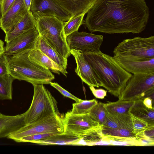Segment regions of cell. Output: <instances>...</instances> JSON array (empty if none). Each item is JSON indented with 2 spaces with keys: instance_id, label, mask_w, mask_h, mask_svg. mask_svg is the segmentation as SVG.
<instances>
[{
  "instance_id": "6da1fadb",
  "label": "cell",
  "mask_w": 154,
  "mask_h": 154,
  "mask_svg": "<svg viewBox=\"0 0 154 154\" xmlns=\"http://www.w3.org/2000/svg\"><path fill=\"white\" fill-rule=\"evenodd\" d=\"M149 13L145 0H97L83 24L91 32L139 33L146 29Z\"/></svg>"
},
{
  "instance_id": "7a4b0ae2",
  "label": "cell",
  "mask_w": 154,
  "mask_h": 154,
  "mask_svg": "<svg viewBox=\"0 0 154 154\" xmlns=\"http://www.w3.org/2000/svg\"><path fill=\"white\" fill-rule=\"evenodd\" d=\"M82 54L101 82L102 87L118 97L132 74L123 68L113 57L100 50Z\"/></svg>"
},
{
  "instance_id": "3957f363",
  "label": "cell",
  "mask_w": 154,
  "mask_h": 154,
  "mask_svg": "<svg viewBox=\"0 0 154 154\" xmlns=\"http://www.w3.org/2000/svg\"><path fill=\"white\" fill-rule=\"evenodd\" d=\"M30 49L23 50L7 56L9 74L15 79L23 80L34 84H50L55 78L50 70L30 60L28 57Z\"/></svg>"
},
{
  "instance_id": "277c9868",
  "label": "cell",
  "mask_w": 154,
  "mask_h": 154,
  "mask_svg": "<svg viewBox=\"0 0 154 154\" xmlns=\"http://www.w3.org/2000/svg\"><path fill=\"white\" fill-rule=\"evenodd\" d=\"M33 97L29 109L25 112V125L33 124L48 117L61 114L57 102L43 84H34Z\"/></svg>"
},
{
  "instance_id": "5b68a950",
  "label": "cell",
  "mask_w": 154,
  "mask_h": 154,
  "mask_svg": "<svg viewBox=\"0 0 154 154\" xmlns=\"http://www.w3.org/2000/svg\"><path fill=\"white\" fill-rule=\"evenodd\" d=\"M64 22L54 16H45L36 20L39 35L58 53L67 58L71 54L65 35Z\"/></svg>"
},
{
  "instance_id": "8992f818",
  "label": "cell",
  "mask_w": 154,
  "mask_h": 154,
  "mask_svg": "<svg viewBox=\"0 0 154 154\" xmlns=\"http://www.w3.org/2000/svg\"><path fill=\"white\" fill-rule=\"evenodd\" d=\"M114 56L122 58L150 59L154 58V36L136 37L124 39L114 48Z\"/></svg>"
},
{
  "instance_id": "52a82bcc",
  "label": "cell",
  "mask_w": 154,
  "mask_h": 154,
  "mask_svg": "<svg viewBox=\"0 0 154 154\" xmlns=\"http://www.w3.org/2000/svg\"><path fill=\"white\" fill-rule=\"evenodd\" d=\"M154 72L132 75L118 96L119 100L135 101L149 97L153 100Z\"/></svg>"
},
{
  "instance_id": "ba28073f",
  "label": "cell",
  "mask_w": 154,
  "mask_h": 154,
  "mask_svg": "<svg viewBox=\"0 0 154 154\" xmlns=\"http://www.w3.org/2000/svg\"><path fill=\"white\" fill-rule=\"evenodd\" d=\"M61 114L54 115L32 124L24 125L7 137L13 140L37 134L64 133L63 119Z\"/></svg>"
},
{
  "instance_id": "9c48e42d",
  "label": "cell",
  "mask_w": 154,
  "mask_h": 154,
  "mask_svg": "<svg viewBox=\"0 0 154 154\" xmlns=\"http://www.w3.org/2000/svg\"><path fill=\"white\" fill-rule=\"evenodd\" d=\"M64 132L68 134L82 138L101 126L89 114L75 115L67 112L63 119Z\"/></svg>"
},
{
  "instance_id": "30bf717a",
  "label": "cell",
  "mask_w": 154,
  "mask_h": 154,
  "mask_svg": "<svg viewBox=\"0 0 154 154\" xmlns=\"http://www.w3.org/2000/svg\"><path fill=\"white\" fill-rule=\"evenodd\" d=\"M66 40L70 50H79L82 53H95L100 50L103 36L102 35L77 31L66 36Z\"/></svg>"
},
{
  "instance_id": "8fae6325",
  "label": "cell",
  "mask_w": 154,
  "mask_h": 154,
  "mask_svg": "<svg viewBox=\"0 0 154 154\" xmlns=\"http://www.w3.org/2000/svg\"><path fill=\"white\" fill-rule=\"evenodd\" d=\"M30 11L35 20L43 17L54 16L65 22L72 17L56 0H32Z\"/></svg>"
},
{
  "instance_id": "7c38bea8",
  "label": "cell",
  "mask_w": 154,
  "mask_h": 154,
  "mask_svg": "<svg viewBox=\"0 0 154 154\" xmlns=\"http://www.w3.org/2000/svg\"><path fill=\"white\" fill-rule=\"evenodd\" d=\"M70 53L75 58L76 64L75 71L82 81L89 86L99 88L102 84L94 72L92 67L85 58L80 51L70 50Z\"/></svg>"
},
{
  "instance_id": "4fadbf2b",
  "label": "cell",
  "mask_w": 154,
  "mask_h": 154,
  "mask_svg": "<svg viewBox=\"0 0 154 154\" xmlns=\"http://www.w3.org/2000/svg\"><path fill=\"white\" fill-rule=\"evenodd\" d=\"M39 36L35 27L6 43L5 53L9 56L25 49H34L35 41Z\"/></svg>"
},
{
  "instance_id": "5bb4252c",
  "label": "cell",
  "mask_w": 154,
  "mask_h": 154,
  "mask_svg": "<svg viewBox=\"0 0 154 154\" xmlns=\"http://www.w3.org/2000/svg\"><path fill=\"white\" fill-rule=\"evenodd\" d=\"M28 12L24 0H15L5 14L1 18V28L5 35Z\"/></svg>"
},
{
  "instance_id": "9a60e30c",
  "label": "cell",
  "mask_w": 154,
  "mask_h": 154,
  "mask_svg": "<svg viewBox=\"0 0 154 154\" xmlns=\"http://www.w3.org/2000/svg\"><path fill=\"white\" fill-rule=\"evenodd\" d=\"M119 64L128 72L133 74L154 72V58L138 59L113 56Z\"/></svg>"
},
{
  "instance_id": "2e32d148",
  "label": "cell",
  "mask_w": 154,
  "mask_h": 154,
  "mask_svg": "<svg viewBox=\"0 0 154 154\" xmlns=\"http://www.w3.org/2000/svg\"><path fill=\"white\" fill-rule=\"evenodd\" d=\"M25 112L15 116H0V138L9 135L25 125Z\"/></svg>"
},
{
  "instance_id": "e0dca14e",
  "label": "cell",
  "mask_w": 154,
  "mask_h": 154,
  "mask_svg": "<svg viewBox=\"0 0 154 154\" xmlns=\"http://www.w3.org/2000/svg\"><path fill=\"white\" fill-rule=\"evenodd\" d=\"M72 17L86 14L97 0H56Z\"/></svg>"
},
{
  "instance_id": "ac0fdd59",
  "label": "cell",
  "mask_w": 154,
  "mask_h": 154,
  "mask_svg": "<svg viewBox=\"0 0 154 154\" xmlns=\"http://www.w3.org/2000/svg\"><path fill=\"white\" fill-rule=\"evenodd\" d=\"M28 57L31 61L48 68L54 73L60 74L61 72L66 76L68 73L66 70L63 69L39 49H33L30 50Z\"/></svg>"
},
{
  "instance_id": "d6986e66",
  "label": "cell",
  "mask_w": 154,
  "mask_h": 154,
  "mask_svg": "<svg viewBox=\"0 0 154 154\" xmlns=\"http://www.w3.org/2000/svg\"><path fill=\"white\" fill-rule=\"evenodd\" d=\"M34 49H39L63 69L66 70L67 59L58 53L39 35Z\"/></svg>"
},
{
  "instance_id": "ffe728a7",
  "label": "cell",
  "mask_w": 154,
  "mask_h": 154,
  "mask_svg": "<svg viewBox=\"0 0 154 154\" xmlns=\"http://www.w3.org/2000/svg\"><path fill=\"white\" fill-rule=\"evenodd\" d=\"M36 26V20L31 12H28L24 17L5 35V41L8 43L17 36Z\"/></svg>"
},
{
  "instance_id": "44dd1931",
  "label": "cell",
  "mask_w": 154,
  "mask_h": 154,
  "mask_svg": "<svg viewBox=\"0 0 154 154\" xmlns=\"http://www.w3.org/2000/svg\"><path fill=\"white\" fill-rule=\"evenodd\" d=\"M101 128H123L134 131L132 115L129 112L125 113H109L105 122Z\"/></svg>"
},
{
  "instance_id": "7402d4cb",
  "label": "cell",
  "mask_w": 154,
  "mask_h": 154,
  "mask_svg": "<svg viewBox=\"0 0 154 154\" xmlns=\"http://www.w3.org/2000/svg\"><path fill=\"white\" fill-rule=\"evenodd\" d=\"M129 112L132 116L146 122L151 127H154V109L146 106L143 99L134 101Z\"/></svg>"
},
{
  "instance_id": "603a6c76",
  "label": "cell",
  "mask_w": 154,
  "mask_h": 154,
  "mask_svg": "<svg viewBox=\"0 0 154 154\" xmlns=\"http://www.w3.org/2000/svg\"><path fill=\"white\" fill-rule=\"evenodd\" d=\"M80 138L64 132L37 141L35 143L43 145H75V142Z\"/></svg>"
},
{
  "instance_id": "cb8c5ba5",
  "label": "cell",
  "mask_w": 154,
  "mask_h": 154,
  "mask_svg": "<svg viewBox=\"0 0 154 154\" xmlns=\"http://www.w3.org/2000/svg\"><path fill=\"white\" fill-rule=\"evenodd\" d=\"M100 131L103 137L116 138H136V134L133 130L126 128H101Z\"/></svg>"
},
{
  "instance_id": "d4e9b609",
  "label": "cell",
  "mask_w": 154,
  "mask_h": 154,
  "mask_svg": "<svg viewBox=\"0 0 154 154\" xmlns=\"http://www.w3.org/2000/svg\"><path fill=\"white\" fill-rule=\"evenodd\" d=\"M134 101L119 100L116 102H108L105 105L109 113H125L129 112L130 109Z\"/></svg>"
},
{
  "instance_id": "484cf974",
  "label": "cell",
  "mask_w": 154,
  "mask_h": 154,
  "mask_svg": "<svg viewBox=\"0 0 154 154\" xmlns=\"http://www.w3.org/2000/svg\"><path fill=\"white\" fill-rule=\"evenodd\" d=\"M15 79L9 74L0 77V99L11 100L12 83Z\"/></svg>"
},
{
  "instance_id": "4316f807",
  "label": "cell",
  "mask_w": 154,
  "mask_h": 154,
  "mask_svg": "<svg viewBox=\"0 0 154 154\" xmlns=\"http://www.w3.org/2000/svg\"><path fill=\"white\" fill-rule=\"evenodd\" d=\"M95 99L90 100H82L79 102L73 103L71 114L75 115H83L89 114L91 108L97 103Z\"/></svg>"
},
{
  "instance_id": "83f0119b",
  "label": "cell",
  "mask_w": 154,
  "mask_h": 154,
  "mask_svg": "<svg viewBox=\"0 0 154 154\" xmlns=\"http://www.w3.org/2000/svg\"><path fill=\"white\" fill-rule=\"evenodd\" d=\"M109 113L105 103L99 102L91 108L89 114L101 126L105 122Z\"/></svg>"
},
{
  "instance_id": "f1b7e54d",
  "label": "cell",
  "mask_w": 154,
  "mask_h": 154,
  "mask_svg": "<svg viewBox=\"0 0 154 154\" xmlns=\"http://www.w3.org/2000/svg\"><path fill=\"white\" fill-rule=\"evenodd\" d=\"M103 138L100 129L95 130L78 140L75 145L92 146L97 145L102 140Z\"/></svg>"
},
{
  "instance_id": "f546056e",
  "label": "cell",
  "mask_w": 154,
  "mask_h": 154,
  "mask_svg": "<svg viewBox=\"0 0 154 154\" xmlns=\"http://www.w3.org/2000/svg\"><path fill=\"white\" fill-rule=\"evenodd\" d=\"M83 14L71 17L66 22H64L63 31L66 37L72 33L77 32L79 27L83 24Z\"/></svg>"
},
{
  "instance_id": "4dcf8cb0",
  "label": "cell",
  "mask_w": 154,
  "mask_h": 154,
  "mask_svg": "<svg viewBox=\"0 0 154 154\" xmlns=\"http://www.w3.org/2000/svg\"><path fill=\"white\" fill-rule=\"evenodd\" d=\"M61 133H63L54 132L37 134L23 137L14 140L17 142H29L35 143L37 141L42 140L51 136Z\"/></svg>"
},
{
  "instance_id": "1f68e13d",
  "label": "cell",
  "mask_w": 154,
  "mask_h": 154,
  "mask_svg": "<svg viewBox=\"0 0 154 154\" xmlns=\"http://www.w3.org/2000/svg\"><path fill=\"white\" fill-rule=\"evenodd\" d=\"M134 131L137 135L143 133L150 127L145 121L132 115Z\"/></svg>"
},
{
  "instance_id": "d6a6232c",
  "label": "cell",
  "mask_w": 154,
  "mask_h": 154,
  "mask_svg": "<svg viewBox=\"0 0 154 154\" xmlns=\"http://www.w3.org/2000/svg\"><path fill=\"white\" fill-rule=\"evenodd\" d=\"M50 84L51 86L58 90L63 96L74 100L75 102H79L82 100L64 89L57 83L51 82Z\"/></svg>"
},
{
  "instance_id": "836d02e7",
  "label": "cell",
  "mask_w": 154,
  "mask_h": 154,
  "mask_svg": "<svg viewBox=\"0 0 154 154\" xmlns=\"http://www.w3.org/2000/svg\"><path fill=\"white\" fill-rule=\"evenodd\" d=\"M8 74L7 55L4 52L0 56V77L3 76Z\"/></svg>"
},
{
  "instance_id": "e575fe53",
  "label": "cell",
  "mask_w": 154,
  "mask_h": 154,
  "mask_svg": "<svg viewBox=\"0 0 154 154\" xmlns=\"http://www.w3.org/2000/svg\"><path fill=\"white\" fill-rule=\"evenodd\" d=\"M15 0H0V13L1 17L4 16Z\"/></svg>"
},
{
  "instance_id": "d590c367",
  "label": "cell",
  "mask_w": 154,
  "mask_h": 154,
  "mask_svg": "<svg viewBox=\"0 0 154 154\" xmlns=\"http://www.w3.org/2000/svg\"><path fill=\"white\" fill-rule=\"evenodd\" d=\"M89 88L93 95L97 98L103 99L107 95V90L102 88H95L92 86H89Z\"/></svg>"
},
{
  "instance_id": "8d00e7d4",
  "label": "cell",
  "mask_w": 154,
  "mask_h": 154,
  "mask_svg": "<svg viewBox=\"0 0 154 154\" xmlns=\"http://www.w3.org/2000/svg\"><path fill=\"white\" fill-rule=\"evenodd\" d=\"M143 102L144 105L146 107L150 108H154L153 103V100L149 97H146L143 99Z\"/></svg>"
},
{
  "instance_id": "74e56055",
  "label": "cell",
  "mask_w": 154,
  "mask_h": 154,
  "mask_svg": "<svg viewBox=\"0 0 154 154\" xmlns=\"http://www.w3.org/2000/svg\"><path fill=\"white\" fill-rule=\"evenodd\" d=\"M26 8L29 12L30 11V7L31 4L32 0H24Z\"/></svg>"
},
{
  "instance_id": "f35d334b",
  "label": "cell",
  "mask_w": 154,
  "mask_h": 154,
  "mask_svg": "<svg viewBox=\"0 0 154 154\" xmlns=\"http://www.w3.org/2000/svg\"><path fill=\"white\" fill-rule=\"evenodd\" d=\"M5 51L4 47V43L0 39V56Z\"/></svg>"
},
{
  "instance_id": "ab89813d",
  "label": "cell",
  "mask_w": 154,
  "mask_h": 154,
  "mask_svg": "<svg viewBox=\"0 0 154 154\" xmlns=\"http://www.w3.org/2000/svg\"><path fill=\"white\" fill-rule=\"evenodd\" d=\"M1 19L0 18V28L1 27Z\"/></svg>"
},
{
  "instance_id": "60d3db41",
  "label": "cell",
  "mask_w": 154,
  "mask_h": 154,
  "mask_svg": "<svg viewBox=\"0 0 154 154\" xmlns=\"http://www.w3.org/2000/svg\"><path fill=\"white\" fill-rule=\"evenodd\" d=\"M2 114L0 112V116L2 115Z\"/></svg>"
},
{
  "instance_id": "b9f144b4",
  "label": "cell",
  "mask_w": 154,
  "mask_h": 154,
  "mask_svg": "<svg viewBox=\"0 0 154 154\" xmlns=\"http://www.w3.org/2000/svg\"><path fill=\"white\" fill-rule=\"evenodd\" d=\"M1 15L0 13V18L1 19Z\"/></svg>"
}]
</instances>
